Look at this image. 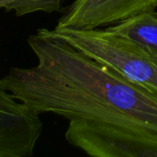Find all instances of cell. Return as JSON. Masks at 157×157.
Wrapping results in <instances>:
<instances>
[{
    "label": "cell",
    "instance_id": "6da1fadb",
    "mask_svg": "<svg viewBox=\"0 0 157 157\" xmlns=\"http://www.w3.org/2000/svg\"><path fill=\"white\" fill-rule=\"evenodd\" d=\"M38 59L3 80L37 114L69 121L66 141L92 157H157V94L85 55L62 39L32 34Z\"/></svg>",
    "mask_w": 157,
    "mask_h": 157
},
{
    "label": "cell",
    "instance_id": "7a4b0ae2",
    "mask_svg": "<svg viewBox=\"0 0 157 157\" xmlns=\"http://www.w3.org/2000/svg\"><path fill=\"white\" fill-rule=\"evenodd\" d=\"M40 34L59 38L89 58L110 67L157 94V55L144 46L106 29L54 27Z\"/></svg>",
    "mask_w": 157,
    "mask_h": 157
},
{
    "label": "cell",
    "instance_id": "3957f363",
    "mask_svg": "<svg viewBox=\"0 0 157 157\" xmlns=\"http://www.w3.org/2000/svg\"><path fill=\"white\" fill-rule=\"evenodd\" d=\"M43 131L39 114L14 98L0 78V157H29Z\"/></svg>",
    "mask_w": 157,
    "mask_h": 157
},
{
    "label": "cell",
    "instance_id": "277c9868",
    "mask_svg": "<svg viewBox=\"0 0 157 157\" xmlns=\"http://www.w3.org/2000/svg\"><path fill=\"white\" fill-rule=\"evenodd\" d=\"M157 0H75L66 7L56 27L93 29L137 15L155 12Z\"/></svg>",
    "mask_w": 157,
    "mask_h": 157
},
{
    "label": "cell",
    "instance_id": "5b68a950",
    "mask_svg": "<svg viewBox=\"0 0 157 157\" xmlns=\"http://www.w3.org/2000/svg\"><path fill=\"white\" fill-rule=\"evenodd\" d=\"M106 29L112 34L135 41L157 55V12L137 15Z\"/></svg>",
    "mask_w": 157,
    "mask_h": 157
},
{
    "label": "cell",
    "instance_id": "8992f818",
    "mask_svg": "<svg viewBox=\"0 0 157 157\" xmlns=\"http://www.w3.org/2000/svg\"><path fill=\"white\" fill-rule=\"evenodd\" d=\"M63 0H0V9L14 11L17 17L36 12L52 13L60 11Z\"/></svg>",
    "mask_w": 157,
    "mask_h": 157
}]
</instances>
